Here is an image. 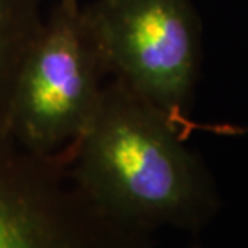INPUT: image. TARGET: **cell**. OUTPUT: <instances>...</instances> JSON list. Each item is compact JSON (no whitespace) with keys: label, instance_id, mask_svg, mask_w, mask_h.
<instances>
[{"label":"cell","instance_id":"2","mask_svg":"<svg viewBox=\"0 0 248 248\" xmlns=\"http://www.w3.org/2000/svg\"><path fill=\"white\" fill-rule=\"evenodd\" d=\"M110 74L78 0H58L19 71L10 133L24 151H62L92 122Z\"/></svg>","mask_w":248,"mask_h":248},{"label":"cell","instance_id":"3","mask_svg":"<svg viewBox=\"0 0 248 248\" xmlns=\"http://www.w3.org/2000/svg\"><path fill=\"white\" fill-rule=\"evenodd\" d=\"M85 12L110 74L187 138L202 53L192 0H94Z\"/></svg>","mask_w":248,"mask_h":248},{"label":"cell","instance_id":"5","mask_svg":"<svg viewBox=\"0 0 248 248\" xmlns=\"http://www.w3.org/2000/svg\"><path fill=\"white\" fill-rule=\"evenodd\" d=\"M42 26V0H0V144L13 140L10 114L16 82Z\"/></svg>","mask_w":248,"mask_h":248},{"label":"cell","instance_id":"4","mask_svg":"<svg viewBox=\"0 0 248 248\" xmlns=\"http://www.w3.org/2000/svg\"><path fill=\"white\" fill-rule=\"evenodd\" d=\"M0 248H152V242L78 189L67 147L39 155L12 140L0 144Z\"/></svg>","mask_w":248,"mask_h":248},{"label":"cell","instance_id":"1","mask_svg":"<svg viewBox=\"0 0 248 248\" xmlns=\"http://www.w3.org/2000/svg\"><path fill=\"white\" fill-rule=\"evenodd\" d=\"M165 114L114 77L92 122L67 146L78 189L110 218L151 234L203 229L221 199L202 157Z\"/></svg>","mask_w":248,"mask_h":248}]
</instances>
